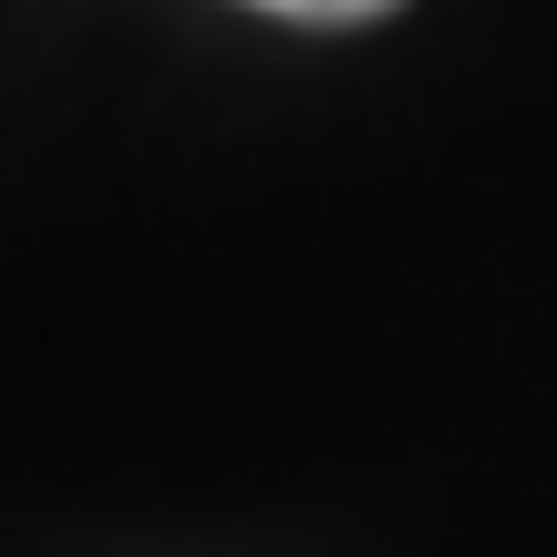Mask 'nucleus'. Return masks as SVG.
Masks as SVG:
<instances>
[{
	"instance_id": "nucleus-1",
	"label": "nucleus",
	"mask_w": 557,
	"mask_h": 557,
	"mask_svg": "<svg viewBox=\"0 0 557 557\" xmlns=\"http://www.w3.org/2000/svg\"><path fill=\"white\" fill-rule=\"evenodd\" d=\"M248 11H278V21H382L403 0H248Z\"/></svg>"
}]
</instances>
